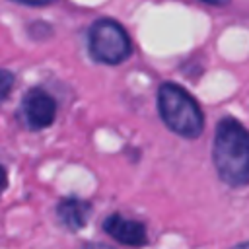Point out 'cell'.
<instances>
[{
  "mask_svg": "<svg viewBox=\"0 0 249 249\" xmlns=\"http://www.w3.org/2000/svg\"><path fill=\"white\" fill-rule=\"evenodd\" d=\"M89 53L103 64H119L130 54V39L115 19H97L89 29Z\"/></svg>",
  "mask_w": 249,
  "mask_h": 249,
  "instance_id": "obj_3",
  "label": "cell"
},
{
  "mask_svg": "<svg viewBox=\"0 0 249 249\" xmlns=\"http://www.w3.org/2000/svg\"><path fill=\"white\" fill-rule=\"evenodd\" d=\"M56 216L66 228L80 230L86 226V222L89 218V204L84 200H78V198H64L56 206Z\"/></svg>",
  "mask_w": 249,
  "mask_h": 249,
  "instance_id": "obj_6",
  "label": "cell"
},
{
  "mask_svg": "<svg viewBox=\"0 0 249 249\" xmlns=\"http://www.w3.org/2000/svg\"><path fill=\"white\" fill-rule=\"evenodd\" d=\"M202 2H206V4H214V6H222V4H226L228 0H202Z\"/></svg>",
  "mask_w": 249,
  "mask_h": 249,
  "instance_id": "obj_11",
  "label": "cell"
},
{
  "mask_svg": "<svg viewBox=\"0 0 249 249\" xmlns=\"http://www.w3.org/2000/svg\"><path fill=\"white\" fill-rule=\"evenodd\" d=\"M158 107L163 123L185 138H196L202 132L204 119L196 101L177 84H163L158 91Z\"/></svg>",
  "mask_w": 249,
  "mask_h": 249,
  "instance_id": "obj_2",
  "label": "cell"
},
{
  "mask_svg": "<svg viewBox=\"0 0 249 249\" xmlns=\"http://www.w3.org/2000/svg\"><path fill=\"white\" fill-rule=\"evenodd\" d=\"M103 228L113 239H117L124 245L138 247V245L146 243V230L140 222H134V220L123 218L119 214H113L103 222Z\"/></svg>",
  "mask_w": 249,
  "mask_h": 249,
  "instance_id": "obj_5",
  "label": "cell"
},
{
  "mask_svg": "<svg viewBox=\"0 0 249 249\" xmlns=\"http://www.w3.org/2000/svg\"><path fill=\"white\" fill-rule=\"evenodd\" d=\"M233 249H249V243H241V245H235Z\"/></svg>",
  "mask_w": 249,
  "mask_h": 249,
  "instance_id": "obj_12",
  "label": "cell"
},
{
  "mask_svg": "<svg viewBox=\"0 0 249 249\" xmlns=\"http://www.w3.org/2000/svg\"><path fill=\"white\" fill-rule=\"evenodd\" d=\"M14 86V74L6 68H0V103L10 95Z\"/></svg>",
  "mask_w": 249,
  "mask_h": 249,
  "instance_id": "obj_7",
  "label": "cell"
},
{
  "mask_svg": "<svg viewBox=\"0 0 249 249\" xmlns=\"http://www.w3.org/2000/svg\"><path fill=\"white\" fill-rule=\"evenodd\" d=\"M214 165L224 183L243 187L249 183V132L235 119H222L214 134Z\"/></svg>",
  "mask_w": 249,
  "mask_h": 249,
  "instance_id": "obj_1",
  "label": "cell"
},
{
  "mask_svg": "<svg viewBox=\"0 0 249 249\" xmlns=\"http://www.w3.org/2000/svg\"><path fill=\"white\" fill-rule=\"evenodd\" d=\"M84 249H113V247H109V245H101V243H89V245H86Z\"/></svg>",
  "mask_w": 249,
  "mask_h": 249,
  "instance_id": "obj_10",
  "label": "cell"
},
{
  "mask_svg": "<svg viewBox=\"0 0 249 249\" xmlns=\"http://www.w3.org/2000/svg\"><path fill=\"white\" fill-rule=\"evenodd\" d=\"M14 2L27 4V6H45V4H51V2H54V0H14Z\"/></svg>",
  "mask_w": 249,
  "mask_h": 249,
  "instance_id": "obj_8",
  "label": "cell"
},
{
  "mask_svg": "<svg viewBox=\"0 0 249 249\" xmlns=\"http://www.w3.org/2000/svg\"><path fill=\"white\" fill-rule=\"evenodd\" d=\"M21 111H23L25 123L31 128L39 130V128L49 126L54 121L56 105H54V99L45 89L35 88V89H29L25 93L23 103H21Z\"/></svg>",
  "mask_w": 249,
  "mask_h": 249,
  "instance_id": "obj_4",
  "label": "cell"
},
{
  "mask_svg": "<svg viewBox=\"0 0 249 249\" xmlns=\"http://www.w3.org/2000/svg\"><path fill=\"white\" fill-rule=\"evenodd\" d=\"M6 185H8V177H6V169L0 165V193L6 189Z\"/></svg>",
  "mask_w": 249,
  "mask_h": 249,
  "instance_id": "obj_9",
  "label": "cell"
}]
</instances>
